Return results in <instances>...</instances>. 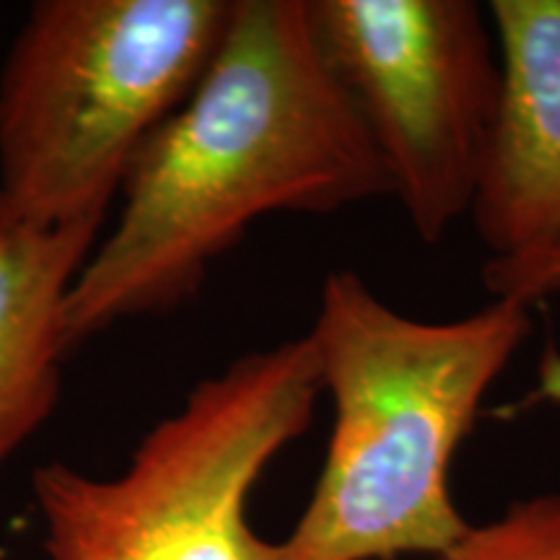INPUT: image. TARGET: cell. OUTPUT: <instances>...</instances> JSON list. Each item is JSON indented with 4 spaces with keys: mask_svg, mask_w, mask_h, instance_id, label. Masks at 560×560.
<instances>
[{
    "mask_svg": "<svg viewBox=\"0 0 560 560\" xmlns=\"http://www.w3.org/2000/svg\"><path fill=\"white\" fill-rule=\"evenodd\" d=\"M384 195L389 174L322 52L310 0H234L213 62L132 166L120 219L70 289V348L185 304L262 215Z\"/></svg>",
    "mask_w": 560,
    "mask_h": 560,
    "instance_id": "obj_1",
    "label": "cell"
},
{
    "mask_svg": "<svg viewBox=\"0 0 560 560\" xmlns=\"http://www.w3.org/2000/svg\"><path fill=\"white\" fill-rule=\"evenodd\" d=\"M532 332L529 306L412 319L353 270L325 278L312 340L335 423L310 506L278 560L444 556L467 535L450 467L488 389Z\"/></svg>",
    "mask_w": 560,
    "mask_h": 560,
    "instance_id": "obj_2",
    "label": "cell"
},
{
    "mask_svg": "<svg viewBox=\"0 0 560 560\" xmlns=\"http://www.w3.org/2000/svg\"><path fill=\"white\" fill-rule=\"evenodd\" d=\"M234 0H39L0 68V195L39 226H102L190 100Z\"/></svg>",
    "mask_w": 560,
    "mask_h": 560,
    "instance_id": "obj_3",
    "label": "cell"
},
{
    "mask_svg": "<svg viewBox=\"0 0 560 560\" xmlns=\"http://www.w3.org/2000/svg\"><path fill=\"white\" fill-rule=\"evenodd\" d=\"M322 397L310 338L247 353L195 384L94 478L50 462L32 478L47 560H278L247 520L265 467L310 429Z\"/></svg>",
    "mask_w": 560,
    "mask_h": 560,
    "instance_id": "obj_4",
    "label": "cell"
},
{
    "mask_svg": "<svg viewBox=\"0 0 560 560\" xmlns=\"http://www.w3.org/2000/svg\"><path fill=\"white\" fill-rule=\"evenodd\" d=\"M410 226L436 244L472 210L501 102V60L472 0H310Z\"/></svg>",
    "mask_w": 560,
    "mask_h": 560,
    "instance_id": "obj_5",
    "label": "cell"
},
{
    "mask_svg": "<svg viewBox=\"0 0 560 560\" xmlns=\"http://www.w3.org/2000/svg\"><path fill=\"white\" fill-rule=\"evenodd\" d=\"M501 102L472 202L493 257L560 249V0L488 5Z\"/></svg>",
    "mask_w": 560,
    "mask_h": 560,
    "instance_id": "obj_6",
    "label": "cell"
},
{
    "mask_svg": "<svg viewBox=\"0 0 560 560\" xmlns=\"http://www.w3.org/2000/svg\"><path fill=\"white\" fill-rule=\"evenodd\" d=\"M102 226H39L0 195V472L58 408L66 304Z\"/></svg>",
    "mask_w": 560,
    "mask_h": 560,
    "instance_id": "obj_7",
    "label": "cell"
},
{
    "mask_svg": "<svg viewBox=\"0 0 560 560\" xmlns=\"http://www.w3.org/2000/svg\"><path fill=\"white\" fill-rule=\"evenodd\" d=\"M439 560H560V495L514 503L499 520L467 529Z\"/></svg>",
    "mask_w": 560,
    "mask_h": 560,
    "instance_id": "obj_8",
    "label": "cell"
},
{
    "mask_svg": "<svg viewBox=\"0 0 560 560\" xmlns=\"http://www.w3.org/2000/svg\"><path fill=\"white\" fill-rule=\"evenodd\" d=\"M482 285L493 299L529 306L560 293V249L524 257H490L482 268Z\"/></svg>",
    "mask_w": 560,
    "mask_h": 560,
    "instance_id": "obj_9",
    "label": "cell"
},
{
    "mask_svg": "<svg viewBox=\"0 0 560 560\" xmlns=\"http://www.w3.org/2000/svg\"><path fill=\"white\" fill-rule=\"evenodd\" d=\"M560 405V350L548 348L540 359V369H537V387L529 392L522 400V408L529 405Z\"/></svg>",
    "mask_w": 560,
    "mask_h": 560,
    "instance_id": "obj_10",
    "label": "cell"
}]
</instances>
